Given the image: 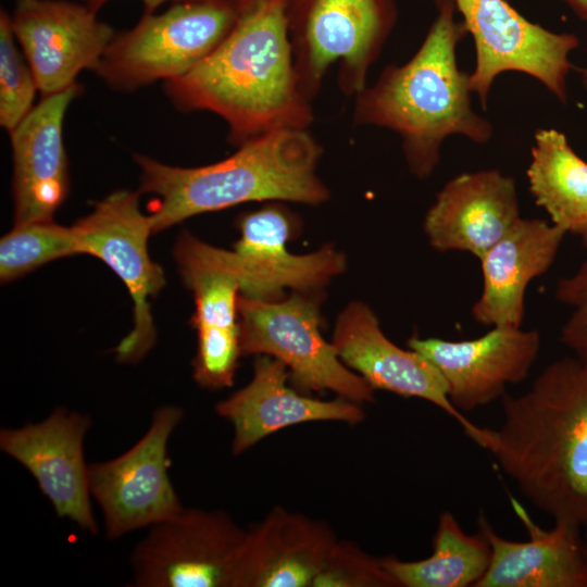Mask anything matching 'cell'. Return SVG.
Here are the masks:
<instances>
[{"label":"cell","mask_w":587,"mask_h":587,"mask_svg":"<svg viewBox=\"0 0 587 587\" xmlns=\"http://www.w3.org/2000/svg\"><path fill=\"white\" fill-rule=\"evenodd\" d=\"M566 233L541 218L521 217L478 260L483 289L471 309L485 326L521 327L529 283L549 271Z\"/></svg>","instance_id":"obj_21"},{"label":"cell","mask_w":587,"mask_h":587,"mask_svg":"<svg viewBox=\"0 0 587 587\" xmlns=\"http://www.w3.org/2000/svg\"><path fill=\"white\" fill-rule=\"evenodd\" d=\"M242 0L174 2L161 14L145 12L129 30L115 35L95 72L109 86L134 90L179 78L225 39Z\"/></svg>","instance_id":"obj_5"},{"label":"cell","mask_w":587,"mask_h":587,"mask_svg":"<svg viewBox=\"0 0 587 587\" xmlns=\"http://www.w3.org/2000/svg\"><path fill=\"white\" fill-rule=\"evenodd\" d=\"M521 217L514 178L482 170L445 184L424 216L423 229L433 249L479 259Z\"/></svg>","instance_id":"obj_18"},{"label":"cell","mask_w":587,"mask_h":587,"mask_svg":"<svg viewBox=\"0 0 587 587\" xmlns=\"http://www.w3.org/2000/svg\"><path fill=\"white\" fill-rule=\"evenodd\" d=\"M576 72L580 78L583 87L587 90V65L583 67H576Z\"/></svg>","instance_id":"obj_32"},{"label":"cell","mask_w":587,"mask_h":587,"mask_svg":"<svg viewBox=\"0 0 587 587\" xmlns=\"http://www.w3.org/2000/svg\"><path fill=\"white\" fill-rule=\"evenodd\" d=\"M289 36L300 88L312 101L328 70L346 96L366 77L397 21L395 0H290Z\"/></svg>","instance_id":"obj_6"},{"label":"cell","mask_w":587,"mask_h":587,"mask_svg":"<svg viewBox=\"0 0 587 587\" xmlns=\"http://www.w3.org/2000/svg\"><path fill=\"white\" fill-rule=\"evenodd\" d=\"M80 88L75 84L42 97L10 133L14 225L52 221L68 191L63 124Z\"/></svg>","instance_id":"obj_19"},{"label":"cell","mask_w":587,"mask_h":587,"mask_svg":"<svg viewBox=\"0 0 587 587\" xmlns=\"http://www.w3.org/2000/svg\"><path fill=\"white\" fill-rule=\"evenodd\" d=\"M10 20L42 97L75 85L83 70L95 71L116 35L96 10L70 0H16Z\"/></svg>","instance_id":"obj_14"},{"label":"cell","mask_w":587,"mask_h":587,"mask_svg":"<svg viewBox=\"0 0 587 587\" xmlns=\"http://www.w3.org/2000/svg\"><path fill=\"white\" fill-rule=\"evenodd\" d=\"M322 150L307 129H280L239 146L227 159L179 167L136 154L140 190L157 196L149 215L153 233L188 217L250 201L325 202L316 175Z\"/></svg>","instance_id":"obj_4"},{"label":"cell","mask_w":587,"mask_h":587,"mask_svg":"<svg viewBox=\"0 0 587 587\" xmlns=\"http://www.w3.org/2000/svg\"><path fill=\"white\" fill-rule=\"evenodd\" d=\"M489 544L478 532L466 534L451 512H442L433 538V553L420 561L380 560L397 586L475 587L488 570Z\"/></svg>","instance_id":"obj_25"},{"label":"cell","mask_w":587,"mask_h":587,"mask_svg":"<svg viewBox=\"0 0 587 587\" xmlns=\"http://www.w3.org/2000/svg\"><path fill=\"white\" fill-rule=\"evenodd\" d=\"M526 176L535 203L550 222L579 237L587 224V162L565 134L554 128L536 130Z\"/></svg>","instance_id":"obj_24"},{"label":"cell","mask_w":587,"mask_h":587,"mask_svg":"<svg viewBox=\"0 0 587 587\" xmlns=\"http://www.w3.org/2000/svg\"><path fill=\"white\" fill-rule=\"evenodd\" d=\"M582 246L587 250V224L579 236Z\"/></svg>","instance_id":"obj_33"},{"label":"cell","mask_w":587,"mask_h":587,"mask_svg":"<svg viewBox=\"0 0 587 587\" xmlns=\"http://www.w3.org/2000/svg\"><path fill=\"white\" fill-rule=\"evenodd\" d=\"M569 7L580 20L587 22V0H560Z\"/></svg>","instance_id":"obj_31"},{"label":"cell","mask_w":587,"mask_h":587,"mask_svg":"<svg viewBox=\"0 0 587 587\" xmlns=\"http://www.w3.org/2000/svg\"><path fill=\"white\" fill-rule=\"evenodd\" d=\"M174 257L195 298L192 321L198 346L192 362L193 378L208 389L229 387L241 355L240 282L226 261L224 249L212 247L187 232L177 239Z\"/></svg>","instance_id":"obj_13"},{"label":"cell","mask_w":587,"mask_h":587,"mask_svg":"<svg viewBox=\"0 0 587 587\" xmlns=\"http://www.w3.org/2000/svg\"><path fill=\"white\" fill-rule=\"evenodd\" d=\"M72 229L79 254L102 260L133 299L134 326L114 352L120 363H138L155 344L150 301L165 284L162 267L149 255L148 238L153 229L149 215L140 211L139 195L129 190L110 193Z\"/></svg>","instance_id":"obj_9"},{"label":"cell","mask_w":587,"mask_h":587,"mask_svg":"<svg viewBox=\"0 0 587 587\" xmlns=\"http://www.w3.org/2000/svg\"><path fill=\"white\" fill-rule=\"evenodd\" d=\"M245 537L223 512L184 508L134 547L132 586L232 587Z\"/></svg>","instance_id":"obj_11"},{"label":"cell","mask_w":587,"mask_h":587,"mask_svg":"<svg viewBox=\"0 0 587 587\" xmlns=\"http://www.w3.org/2000/svg\"><path fill=\"white\" fill-rule=\"evenodd\" d=\"M584 536L587 542V524L583 527Z\"/></svg>","instance_id":"obj_34"},{"label":"cell","mask_w":587,"mask_h":587,"mask_svg":"<svg viewBox=\"0 0 587 587\" xmlns=\"http://www.w3.org/2000/svg\"><path fill=\"white\" fill-rule=\"evenodd\" d=\"M502 422L467 436L489 451L523 496L554 521L587 524V360L549 363L520 396L501 398Z\"/></svg>","instance_id":"obj_1"},{"label":"cell","mask_w":587,"mask_h":587,"mask_svg":"<svg viewBox=\"0 0 587 587\" xmlns=\"http://www.w3.org/2000/svg\"><path fill=\"white\" fill-rule=\"evenodd\" d=\"M408 347L438 370L449 400L462 412L501 399L509 385L526 379L538 358L541 337L538 330L522 326H494L469 340L411 337Z\"/></svg>","instance_id":"obj_15"},{"label":"cell","mask_w":587,"mask_h":587,"mask_svg":"<svg viewBox=\"0 0 587 587\" xmlns=\"http://www.w3.org/2000/svg\"><path fill=\"white\" fill-rule=\"evenodd\" d=\"M288 370L277 359L259 355L252 380L215 407L229 421L235 435L232 450L240 454L263 437L290 425L308 421L358 423L364 413L346 401H321L298 395L287 387Z\"/></svg>","instance_id":"obj_22"},{"label":"cell","mask_w":587,"mask_h":587,"mask_svg":"<svg viewBox=\"0 0 587 587\" xmlns=\"http://www.w3.org/2000/svg\"><path fill=\"white\" fill-rule=\"evenodd\" d=\"M79 254L72 226L52 221L14 225L0 240V278L10 282L61 258Z\"/></svg>","instance_id":"obj_26"},{"label":"cell","mask_w":587,"mask_h":587,"mask_svg":"<svg viewBox=\"0 0 587 587\" xmlns=\"http://www.w3.org/2000/svg\"><path fill=\"white\" fill-rule=\"evenodd\" d=\"M336 547L319 525L276 512L246 533L232 587L314 586Z\"/></svg>","instance_id":"obj_23"},{"label":"cell","mask_w":587,"mask_h":587,"mask_svg":"<svg viewBox=\"0 0 587 587\" xmlns=\"http://www.w3.org/2000/svg\"><path fill=\"white\" fill-rule=\"evenodd\" d=\"M240 238L233 251L224 250L235 271L241 295L260 300H278L287 288L309 291L327 285L342 273L346 260L330 246L309 254H292L287 241L294 230L290 212L271 203L238 217Z\"/></svg>","instance_id":"obj_16"},{"label":"cell","mask_w":587,"mask_h":587,"mask_svg":"<svg viewBox=\"0 0 587 587\" xmlns=\"http://www.w3.org/2000/svg\"><path fill=\"white\" fill-rule=\"evenodd\" d=\"M289 2L242 0L221 45L186 75L165 82L175 107L215 113L238 147L275 130L307 129L314 114L295 68Z\"/></svg>","instance_id":"obj_2"},{"label":"cell","mask_w":587,"mask_h":587,"mask_svg":"<svg viewBox=\"0 0 587 587\" xmlns=\"http://www.w3.org/2000/svg\"><path fill=\"white\" fill-rule=\"evenodd\" d=\"M241 355H270L286 365L303 390H332L354 402L374 400V388L350 372L321 335L319 303L304 291L287 299H238Z\"/></svg>","instance_id":"obj_7"},{"label":"cell","mask_w":587,"mask_h":587,"mask_svg":"<svg viewBox=\"0 0 587 587\" xmlns=\"http://www.w3.org/2000/svg\"><path fill=\"white\" fill-rule=\"evenodd\" d=\"M90 426L89 415L55 408L38 423L1 428L0 449L30 473L58 517L97 536L84 452Z\"/></svg>","instance_id":"obj_12"},{"label":"cell","mask_w":587,"mask_h":587,"mask_svg":"<svg viewBox=\"0 0 587 587\" xmlns=\"http://www.w3.org/2000/svg\"><path fill=\"white\" fill-rule=\"evenodd\" d=\"M10 14L0 13V125L9 134L33 110L38 89L35 74L17 47Z\"/></svg>","instance_id":"obj_27"},{"label":"cell","mask_w":587,"mask_h":587,"mask_svg":"<svg viewBox=\"0 0 587 587\" xmlns=\"http://www.w3.org/2000/svg\"><path fill=\"white\" fill-rule=\"evenodd\" d=\"M397 586L380 561L336 547L314 586Z\"/></svg>","instance_id":"obj_29"},{"label":"cell","mask_w":587,"mask_h":587,"mask_svg":"<svg viewBox=\"0 0 587 587\" xmlns=\"http://www.w3.org/2000/svg\"><path fill=\"white\" fill-rule=\"evenodd\" d=\"M436 16L405 63L389 64L377 80L354 96L353 120L383 127L401 138L410 172L427 179L440 161L446 138L459 135L485 145L491 123L472 107L470 73L457 61V47L466 36L457 21L453 0H435Z\"/></svg>","instance_id":"obj_3"},{"label":"cell","mask_w":587,"mask_h":587,"mask_svg":"<svg viewBox=\"0 0 587 587\" xmlns=\"http://www.w3.org/2000/svg\"><path fill=\"white\" fill-rule=\"evenodd\" d=\"M475 46L470 87L483 109L496 78L505 72L532 76L559 101H567L571 53L577 36L555 33L530 22L507 0H453Z\"/></svg>","instance_id":"obj_8"},{"label":"cell","mask_w":587,"mask_h":587,"mask_svg":"<svg viewBox=\"0 0 587 587\" xmlns=\"http://www.w3.org/2000/svg\"><path fill=\"white\" fill-rule=\"evenodd\" d=\"M109 0H82V2L89 5L91 9L98 11ZM182 2V1H195V0H141L145 4V12H154V10L164 2Z\"/></svg>","instance_id":"obj_30"},{"label":"cell","mask_w":587,"mask_h":587,"mask_svg":"<svg viewBox=\"0 0 587 587\" xmlns=\"http://www.w3.org/2000/svg\"><path fill=\"white\" fill-rule=\"evenodd\" d=\"M332 342L340 360L374 389L426 400L458 421L465 435L476 427L449 400L438 370L416 351L395 345L365 303L347 305L337 320Z\"/></svg>","instance_id":"obj_17"},{"label":"cell","mask_w":587,"mask_h":587,"mask_svg":"<svg viewBox=\"0 0 587 587\" xmlns=\"http://www.w3.org/2000/svg\"><path fill=\"white\" fill-rule=\"evenodd\" d=\"M554 297L571 313L560 330V341L572 353L587 360V261L557 282Z\"/></svg>","instance_id":"obj_28"},{"label":"cell","mask_w":587,"mask_h":587,"mask_svg":"<svg viewBox=\"0 0 587 587\" xmlns=\"http://www.w3.org/2000/svg\"><path fill=\"white\" fill-rule=\"evenodd\" d=\"M176 405L152 413L145 435L118 457L89 464L91 499L102 512L105 536L120 539L165 521L184 507L168 475L167 445L183 420Z\"/></svg>","instance_id":"obj_10"},{"label":"cell","mask_w":587,"mask_h":587,"mask_svg":"<svg viewBox=\"0 0 587 587\" xmlns=\"http://www.w3.org/2000/svg\"><path fill=\"white\" fill-rule=\"evenodd\" d=\"M529 539L514 541L498 535L480 513L478 532L489 544L488 570L475 587H587V542L580 525L554 521L550 529L536 525L513 500Z\"/></svg>","instance_id":"obj_20"}]
</instances>
